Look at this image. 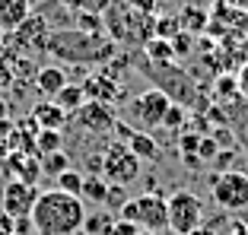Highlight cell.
<instances>
[{
  "label": "cell",
  "mask_w": 248,
  "mask_h": 235,
  "mask_svg": "<svg viewBox=\"0 0 248 235\" xmlns=\"http://www.w3.org/2000/svg\"><path fill=\"white\" fill-rule=\"evenodd\" d=\"M29 216L38 235H77L83 232V222H86V204L83 197L51 188V191H38V200Z\"/></svg>",
  "instance_id": "cell-1"
},
{
  "label": "cell",
  "mask_w": 248,
  "mask_h": 235,
  "mask_svg": "<svg viewBox=\"0 0 248 235\" xmlns=\"http://www.w3.org/2000/svg\"><path fill=\"white\" fill-rule=\"evenodd\" d=\"M48 54L73 67H105L118 54V44L105 32H83V29H58L51 32Z\"/></svg>",
  "instance_id": "cell-2"
},
{
  "label": "cell",
  "mask_w": 248,
  "mask_h": 235,
  "mask_svg": "<svg viewBox=\"0 0 248 235\" xmlns=\"http://www.w3.org/2000/svg\"><path fill=\"white\" fill-rule=\"evenodd\" d=\"M156 19L140 7H134L131 0H108V7L102 10V32L115 44H146L153 38Z\"/></svg>",
  "instance_id": "cell-3"
},
{
  "label": "cell",
  "mask_w": 248,
  "mask_h": 235,
  "mask_svg": "<svg viewBox=\"0 0 248 235\" xmlns=\"http://www.w3.org/2000/svg\"><path fill=\"white\" fill-rule=\"evenodd\" d=\"M51 22H48V16L38 13V10H32V16L26 22H22L19 29L7 32L3 35V44H7V51L19 54V58H38V54H48V42H51Z\"/></svg>",
  "instance_id": "cell-4"
},
{
  "label": "cell",
  "mask_w": 248,
  "mask_h": 235,
  "mask_svg": "<svg viewBox=\"0 0 248 235\" xmlns=\"http://www.w3.org/2000/svg\"><path fill=\"white\" fill-rule=\"evenodd\" d=\"M210 197L223 213L248 210V175L245 172H232V169L210 175Z\"/></svg>",
  "instance_id": "cell-5"
},
{
  "label": "cell",
  "mask_w": 248,
  "mask_h": 235,
  "mask_svg": "<svg viewBox=\"0 0 248 235\" xmlns=\"http://www.w3.org/2000/svg\"><path fill=\"white\" fill-rule=\"evenodd\" d=\"M118 216L134 222V226H140V229H146V232L169 229V206H166V197H159V194H140V197L127 200L118 210Z\"/></svg>",
  "instance_id": "cell-6"
},
{
  "label": "cell",
  "mask_w": 248,
  "mask_h": 235,
  "mask_svg": "<svg viewBox=\"0 0 248 235\" xmlns=\"http://www.w3.org/2000/svg\"><path fill=\"white\" fill-rule=\"evenodd\" d=\"M169 108H172V99L162 92V89H146V92H140V96H134L131 102H127V118H131L134 124L140 127V131H156V127H162V121H166Z\"/></svg>",
  "instance_id": "cell-7"
},
{
  "label": "cell",
  "mask_w": 248,
  "mask_h": 235,
  "mask_svg": "<svg viewBox=\"0 0 248 235\" xmlns=\"http://www.w3.org/2000/svg\"><path fill=\"white\" fill-rule=\"evenodd\" d=\"M166 206H169V229L175 235H188L204 220V204L194 191H175L172 197H166Z\"/></svg>",
  "instance_id": "cell-8"
},
{
  "label": "cell",
  "mask_w": 248,
  "mask_h": 235,
  "mask_svg": "<svg viewBox=\"0 0 248 235\" xmlns=\"http://www.w3.org/2000/svg\"><path fill=\"white\" fill-rule=\"evenodd\" d=\"M102 178L108 184H131L140 178V159L127 149V143H115L102 156Z\"/></svg>",
  "instance_id": "cell-9"
},
{
  "label": "cell",
  "mask_w": 248,
  "mask_h": 235,
  "mask_svg": "<svg viewBox=\"0 0 248 235\" xmlns=\"http://www.w3.org/2000/svg\"><path fill=\"white\" fill-rule=\"evenodd\" d=\"M73 124L80 127V131L86 133H111L118 124V118H115V108L105 102H93V99H86L83 102V108L73 111Z\"/></svg>",
  "instance_id": "cell-10"
},
{
  "label": "cell",
  "mask_w": 248,
  "mask_h": 235,
  "mask_svg": "<svg viewBox=\"0 0 248 235\" xmlns=\"http://www.w3.org/2000/svg\"><path fill=\"white\" fill-rule=\"evenodd\" d=\"M38 200V188L29 181H19V178H10L7 188H3V213L19 220V216H29L32 206Z\"/></svg>",
  "instance_id": "cell-11"
},
{
  "label": "cell",
  "mask_w": 248,
  "mask_h": 235,
  "mask_svg": "<svg viewBox=\"0 0 248 235\" xmlns=\"http://www.w3.org/2000/svg\"><path fill=\"white\" fill-rule=\"evenodd\" d=\"M219 105L226 111V124H229V131H232L235 143H239L242 149H248V102L242 96H235V99L219 102Z\"/></svg>",
  "instance_id": "cell-12"
},
{
  "label": "cell",
  "mask_w": 248,
  "mask_h": 235,
  "mask_svg": "<svg viewBox=\"0 0 248 235\" xmlns=\"http://www.w3.org/2000/svg\"><path fill=\"white\" fill-rule=\"evenodd\" d=\"M80 86H83V92H86V99H93V102H105V105L118 102V99L124 96L121 86H118L111 76H105V73H89Z\"/></svg>",
  "instance_id": "cell-13"
},
{
  "label": "cell",
  "mask_w": 248,
  "mask_h": 235,
  "mask_svg": "<svg viewBox=\"0 0 248 235\" xmlns=\"http://www.w3.org/2000/svg\"><path fill=\"white\" fill-rule=\"evenodd\" d=\"M32 16V0H0V35L19 29Z\"/></svg>",
  "instance_id": "cell-14"
},
{
  "label": "cell",
  "mask_w": 248,
  "mask_h": 235,
  "mask_svg": "<svg viewBox=\"0 0 248 235\" xmlns=\"http://www.w3.org/2000/svg\"><path fill=\"white\" fill-rule=\"evenodd\" d=\"M7 172L19 181H29L35 184L38 175H42V159L38 156H29V153H10L7 156Z\"/></svg>",
  "instance_id": "cell-15"
},
{
  "label": "cell",
  "mask_w": 248,
  "mask_h": 235,
  "mask_svg": "<svg viewBox=\"0 0 248 235\" xmlns=\"http://www.w3.org/2000/svg\"><path fill=\"white\" fill-rule=\"evenodd\" d=\"M67 83L70 80H67L64 67H42V70H35V89L42 92V96H48V99H54Z\"/></svg>",
  "instance_id": "cell-16"
},
{
  "label": "cell",
  "mask_w": 248,
  "mask_h": 235,
  "mask_svg": "<svg viewBox=\"0 0 248 235\" xmlns=\"http://www.w3.org/2000/svg\"><path fill=\"white\" fill-rule=\"evenodd\" d=\"M32 121H35L38 127H51V131H61V127L67 124V111L64 108H58L54 102H35V108H32Z\"/></svg>",
  "instance_id": "cell-17"
},
{
  "label": "cell",
  "mask_w": 248,
  "mask_h": 235,
  "mask_svg": "<svg viewBox=\"0 0 248 235\" xmlns=\"http://www.w3.org/2000/svg\"><path fill=\"white\" fill-rule=\"evenodd\" d=\"M127 149H131L134 156H137L140 162H156L159 159V143L153 140V133H146V131H131V137H127Z\"/></svg>",
  "instance_id": "cell-18"
},
{
  "label": "cell",
  "mask_w": 248,
  "mask_h": 235,
  "mask_svg": "<svg viewBox=\"0 0 248 235\" xmlns=\"http://www.w3.org/2000/svg\"><path fill=\"white\" fill-rule=\"evenodd\" d=\"M83 102H86V92H83L80 83H67L58 96H54V105H58V108H64L67 115H73L77 108H83Z\"/></svg>",
  "instance_id": "cell-19"
},
{
  "label": "cell",
  "mask_w": 248,
  "mask_h": 235,
  "mask_svg": "<svg viewBox=\"0 0 248 235\" xmlns=\"http://www.w3.org/2000/svg\"><path fill=\"white\" fill-rule=\"evenodd\" d=\"M143 58L153 60V64H172L175 60V48H172V42H166V38H150V42L143 44Z\"/></svg>",
  "instance_id": "cell-20"
},
{
  "label": "cell",
  "mask_w": 248,
  "mask_h": 235,
  "mask_svg": "<svg viewBox=\"0 0 248 235\" xmlns=\"http://www.w3.org/2000/svg\"><path fill=\"white\" fill-rule=\"evenodd\" d=\"M61 147H64V137H61V131L42 127V131L35 133V156H38V159H42V156H48V153H58Z\"/></svg>",
  "instance_id": "cell-21"
},
{
  "label": "cell",
  "mask_w": 248,
  "mask_h": 235,
  "mask_svg": "<svg viewBox=\"0 0 248 235\" xmlns=\"http://www.w3.org/2000/svg\"><path fill=\"white\" fill-rule=\"evenodd\" d=\"M80 197L89 200V204H105V197H108V181H105L102 175L83 178V191H80Z\"/></svg>",
  "instance_id": "cell-22"
},
{
  "label": "cell",
  "mask_w": 248,
  "mask_h": 235,
  "mask_svg": "<svg viewBox=\"0 0 248 235\" xmlns=\"http://www.w3.org/2000/svg\"><path fill=\"white\" fill-rule=\"evenodd\" d=\"M207 16L204 10H197V7H188L182 10V16H178V26H182V32H204L207 29Z\"/></svg>",
  "instance_id": "cell-23"
},
{
  "label": "cell",
  "mask_w": 248,
  "mask_h": 235,
  "mask_svg": "<svg viewBox=\"0 0 248 235\" xmlns=\"http://www.w3.org/2000/svg\"><path fill=\"white\" fill-rule=\"evenodd\" d=\"M67 169H70V159H67V153H64V149H58V153H48V156H42V172H45V175L58 178L61 172H67Z\"/></svg>",
  "instance_id": "cell-24"
},
{
  "label": "cell",
  "mask_w": 248,
  "mask_h": 235,
  "mask_svg": "<svg viewBox=\"0 0 248 235\" xmlns=\"http://www.w3.org/2000/svg\"><path fill=\"white\" fill-rule=\"evenodd\" d=\"M111 222H115V216H111V213H95V216H86V222H83V232H86V235H108Z\"/></svg>",
  "instance_id": "cell-25"
},
{
  "label": "cell",
  "mask_w": 248,
  "mask_h": 235,
  "mask_svg": "<svg viewBox=\"0 0 248 235\" xmlns=\"http://www.w3.org/2000/svg\"><path fill=\"white\" fill-rule=\"evenodd\" d=\"M58 191L80 197V191H83V175H80V172H73V169L61 172V175H58Z\"/></svg>",
  "instance_id": "cell-26"
},
{
  "label": "cell",
  "mask_w": 248,
  "mask_h": 235,
  "mask_svg": "<svg viewBox=\"0 0 248 235\" xmlns=\"http://www.w3.org/2000/svg\"><path fill=\"white\" fill-rule=\"evenodd\" d=\"M201 137H204V133H191V131H185L182 137H178V153L182 156H197V147H201Z\"/></svg>",
  "instance_id": "cell-27"
},
{
  "label": "cell",
  "mask_w": 248,
  "mask_h": 235,
  "mask_svg": "<svg viewBox=\"0 0 248 235\" xmlns=\"http://www.w3.org/2000/svg\"><path fill=\"white\" fill-rule=\"evenodd\" d=\"M197 156H201V162H213V159H217V156H219V143H217V137H201Z\"/></svg>",
  "instance_id": "cell-28"
},
{
  "label": "cell",
  "mask_w": 248,
  "mask_h": 235,
  "mask_svg": "<svg viewBox=\"0 0 248 235\" xmlns=\"http://www.w3.org/2000/svg\"><path fill=\"white\" fill-rule=\"evenodd\" d=\"M105 204H108L111 210H121V206L127 204V194H124V184H108V197H105Z\"/></svg>",
  "instance_id": "cell-29"
},
{
  "label": "cell",
  "mask_w": 248,
  "mask_h": 235,
  "mask_svg": "<svg viewBox=\"0 0 248 235\" xmlns=\"http://www.w3.org/2000/svg\"><path fill=\"white\" fill-rule=\"evenodd\" d=\"M232 76H235V86H239V96L248 102V60L235 67V73H232Z\"/></svg>",
  "instance_id": "cell-30"
},
{
  "label": "cell",
  "mask_w": 248,
  "mask_h": 235,
  "mask_svg": "<svg viewBox=\"0 0 248 235\" xmlns=\"http://www.w3.org/2000/svg\"><path fill=\"white\" fill-rule=\"evenodd\" d=\"M166 127H182L185 124V105H178V102H172V108H169V115H166V121H162Z\"/></svg>",
  "instance_id": "cell-31"
},
{
  "label": "cell",
  "mask_w": 248,
  "mask_h": 235,
  "mask_svg": "<svg viewBox=\"0 0 248 235\" xmlns=\"http://www.w3.org/2000/svg\"><path fill=\"white\" fill-rule=\"evenodd\" d=\"M137 232H140V226H134V222L121 220V216H118V220L111 222V229H108V235H137Z\"/></svg>",
  "instance_id": "cell-32"
},
{
  "label": "cell",
  "mask_w": 248,
  "mask_h": 235,
  "mask_svg": "<svg viewBox=\"0 0 248 235\" xmlns=\"http://www.w3.org/2000/svg\"><path fill=\"white\" fill-rule=\"evenodd\" d=\"M64 10L70 13H83V10H95V0H58Z\"/></svg>",
  "instance_id": "cell-33"
},
{
  "label": "cell",
  "mask_w": 248,
  "mask_h": 235,
  "mask_svg": "<svg viewBox=\"0 0 248 235\" xmlns=\"http://www.w3.org/2000/svg\"><path fill=\"white\" fill-rule=\"evenodd\" d=\"M13 127H16V121H10V118H0V143H7V140H10Z\"/></svg>",
  "instance_id": "cell-34"
},
{
  "label": "cell",
  "mask_w": 248,
  "mask_h": 235,
  "mask_svg": "<svg viewBox=\"0 0 248 235\" xmlns=\"http://www.w3.org/2000/svg\"><path fill=\"white\" fill-rule=\"evenodd\" d=\"M13 222H16L13 216H7V213H0V232H7V235H10V232H13Z\"/></svg>",
  "instance_id": "cell-35"
},
{
  "label": "cell",
  "mask_w": 248,
  "mask_h": 235,
  "mask_svg": "<svg viewBox=\"0 0 248 235\" xmlns=\"http://www.w3.org/2000/svg\"><path fill=\"white\" fill-rule=\"evenodd\" d=\"M223 3H226V7H235V10H245V13H248V0H223Z\"/></svg>",
  "instance_id": "cell-36"
},
{
  "label": "cell",
  "mask_w": 248,
  "mask_h": 235,
  "mask_svg": "<svg viewBox=\"0 0 248 235\" xmlns=\"http://www.w3.org/2000/svg\"><path fill=\"white\" fill-rule=\"evenodd\" d=\"M188 235H217V232H213V226H197V229H191Z\"/></svg>",
  "instance_id": "cell-37"
},
{
  "label": "cell",
  "mask_w": 248,
  "mask_h": 235,
  "mask_svg": "<svg viewBox=\"0 0 248 235\" xmlns=\"http://www.w3.org/2000/svg\"><path fill=\"white\" fill-rule=\"evenodd\" d=\"M10 153H13V149H10V143H0V162H7Z\"/></svg>",
  "instance_id": "cell-38"
},
{
  "label": "cell",
  "mask_w": 248,
  "mask_h": 235,
  "mask_svg": "<svg viewBox=\"0 0 248 235\" xmlns=\"http://www.w3.org/2000/svg\"><path fill=\"white\" fill-rule=\"evenodd\" d=\"M0 118H10V102L7 99H0Z\"/></svg>",
  "instance_id": "cell-39"
},
{
  "label": "cell",
  "mask_w": 248,
  "mask_h": 235,
  "mask_svg": "<svg viewBox=\"0 0 248 235\" xmlns=\"http://www.w3.org/2000/svg\"><path fill=\"white\" fill-rule=\"evenodd\" d=\"M134 7H140V10H150V0H131Z\"/></svg>",
  "instance_id": "cell-40"
},
{
  "label": "cell",
  "mask_w": 248,
  "mask_h": 235,
  "mask_svg": "<svg viewBox=\"0 0 248 235\" xmlns=\"http://www.w3.org/2000/svg\"><path fill=\"white\" fill-rule=\"evenodd\" d=\"M137 235H159V232H146V229H140V232Z\"/></svg>",
  "instance_id": "cell-41"
},
{
  "label": "cell",
  "mask_w": 248,
  "mask_h": 235,
  "mask_svg": "<svg viewBox=\"0 0 248 235\" xmlns=\"http://www.w3.org/2000/svg\"><path fill=\"white\" fill-rule=\"evenodd\" d=\"M10 235H19V232H10Z\"/></svg>",
  "instance_id": "cell-42"
}]
</instances>
